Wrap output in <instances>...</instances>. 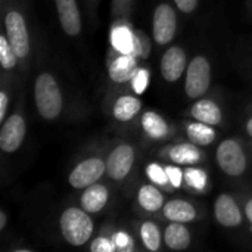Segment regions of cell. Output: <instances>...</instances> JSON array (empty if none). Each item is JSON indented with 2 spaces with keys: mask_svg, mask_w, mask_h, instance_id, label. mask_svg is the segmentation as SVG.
<instances>
[{
  "mask_svg": "<svg viewBox=\"0 0 252 252\" xmlns=\"http://www.w3.org/2000/svg\"><path fill=\"white\" fill-rule=\"evenodd\" d=\"M35 105L40 115L46 120H55L62 109V96L53 75L41 74L34 87Z\"/></svg>",
  "mask_w": 252,
  "mask_h": 252,
  "instance_id": "6da1fadb",
  "label": "cell"
},
{
  "mask_svg": "<svg viewBox=\"0 0 252 252\" xmlns=\"http://www.w3.org/2000/svg\"><path fill=\"white\" fill-rule=\"evenodd\" d=\"M61 232L68 244L80 247L90 239L93 233V221L87 216V211L68 208L61 217Z\"/></svg>",
  "mask_w": 252,
  "mask_h": 252,
  "instance_id": "7a4b0ae2",
  "label": "cell"
},
{
  "mask_svg": "<svg viewBox=\"0 0 252 252\" xmlns=\"http://www.w3.org/2000/svg\"><path fill=\"white\" fill-rule=\"evenodd\" d=\"M211 68L205 58L196 56L188 68L186 74V94L192 99L201 97L210 87Z\"/></svg>",
  "mask_w": 252,
  "mask_h": 252,
  "instance_id": "3957f363",
  "label": "cell"
},
{
  "mask_svg": "<svg viewBox=\"0 0 252 252\" xmlns=\"http://www.w3.org/2000/svg\"><path fill=\"white\" fill-rule=\"evenodd\" d=\"M217 162L229 176H241L247 168V158L241 145L232 139L221 142L217 149Z\"/></svg>",
  "mask_w": 252,
  "mask_h": 252,
  "instance_id": "277c9868",
  "label": "cell"
},
{
  "mask_svg": "<svg viewBox=\"0 0 252 252\" xmlns=\"http://www.w3.org/2000/svg\"><path fill=\"white\" fill-rule=\"evenodd\" d=\"M4 25H6L7 40L16 56L18 58L27 56L30 52V38H28V31L24 16L19 12L12 10L6 15Z\"/></svg>",
  "mask_w": 252,
  "mask_h": 252,
  "instance_id": "5b68a950",
  "label": "cell"
},
{
  "mask_svg": "<svg viewBox=\"0 0 252 252\" xmlns=\"http://www.w3.org/2000/svg\"><path fill=\"white\" fill-rule=\"evenodd\" d=\"M106 171V164L99 158H90L80 162L69 174V183L75 189H84L96 183Z\"/></svg>",
  "mask_w": 252,
  "mask_h": 252,
  "instance_id": "8992f818",
  "label": "cell"
},
{
  "mask_svg": "<svg viewBox=\"0 0 252 252\" xmlns=\"http://www.w3.org/2000/svg\"><path fill=\"white\" fill-rule=\"evenodd\" d=\"M177 18L176 12L168 4H159L154 13V38L159 44L170 43L176 34Z\"/></svg>",
  "mask_w": 252,
  "mask_h": 252,
  "instance_id": "52a82bcc",
  "label": "cell"
},
{
  "mask_svg": "<svg viewBox=\"0 0 252 252\" xmlns=\"http://www.w3.org/2000/svg\"><path fill=\"white\" fill-rule=\"evenodd\" d=\"M134 162L133 148L128 145L117 146L106 161V173L114 180H123L131 170Z\"/></svg>",
  "mask_w": 252,
  "mask_h": 252,
  "instance_id": "ba28073f",
  "label": "cell"
},
{
  "mask_svg": "<svg viewBox=\"0 0 252 252\" xmlns=\"http://www.w3.org/2000/svg\"><path fill=\"white\" fill-rule=\"evenodd\" d=\"M25 137V120L15 114L4 121L0 131V148L3 152H15Z\"/></svg>",
  "mask_w": 252,
  "mask_h": 252,
  "instance_id": "9c48e42d",
  "label": "cell"
},
{
  "mask_svg": "<svg viewBox=\"0 0 252 252\" xmlns=\"http://www.w3.org/2000/svg\"><path fill=\"white\" fill-rule=\"evenodd\" d=\"M186 66V53L180 47L168 49L161 59V72L167 81H177Z\"/></svg>",
  "mask_w": 252,
  "mask_h": 252,
  "instance_id": "30bf717a",
  "label": "cell"
},
{
  "mask_svg": "<svg viewBox=\"0 0 252 252\" xmlns=\"http://www.w3.org/2000/svg\"><path fill=\"white\" fill-rule=\"evenodd\" d=\"M61 25L68 35H77L81 30L80 12L75 0H55Z\"/></svg>",
  "mask_w": 252,
  "mask_h": 252,
  "instance_id": "8fae6325",
  "label": "cell"
},
{
  "mask_svg": "<svg viewBox=\"0 0 252 252\" xmlns=\"http://www.w3.org/2000/svg\"><path fill=\"white\" fill-rule=\"evenodd\" d=\"M216 219L226 227H236L242 223V214L235 199L229 195H220L216 201Z\"/></svg>",
  "mask_w": 252,
  "mask_h": 252,
  "instance_id": "7c38bea8",
  "label": "cell"
},
{
  "mask_svg": "<svg viewBox=\"0 0 252 252\" xmlns=\"http://www.w3.org/2000/svg\"><path fill=\"white\" fill-rule=\"evenodd\" d=\"M112 44L115 49H118L123 53H130L133 56H137L142 53V43L140 38L130 31L127 27H117L112 31Z\"/></svg>",
  "mask_w": 252,
  "mask_h": 252,
  "instance_id": "4fadbf2b",
  "label": "cell"
},
{
  "mask_svg": "<svg viewBox=\"0 0 252 252\" xmlns=\"http://www.w3.org/2000/svg\"><path fill=\"white\" fill-rule=\"evenodd\" d=\"M108 198H109V192L108 189L103 186V185H97V183H93L90 185L86 192L83 193L81 196V205H83V210L87 211V213H99L108 202Z\"/></svg>",
  "mask_w": 252,
  "mask_h": 252,
  "instance_id": "5bb4252c",
  "label": "cell"
},
{
  "mask_svg": "<svg viewBox=\"0 0 252 252\" xmlns=\"http://www.w3.org/2000/svg\"><path fill=\"white\" fill-rule=\"evenodd\" d=\"M136 74V59L130 53H123L109 66V77L115 83H126Z\"/></svg>",
  "mask_w": 252,
  "mask_h": 252,
  "instance_id": "9a60e30c",
  "label": "cell"
},
{
  "mask_svg": "<svg viewBox=\"0 0 252 252\" xmlns=\"http://www.w3.org/2000/svg\"><path fill=\"white\" fill-rule=\"evenodd\" d=\"M164 216L171 221L188 223V221L195 220L196 211L192 204L182 201V199H174L164 205Z\"/></svg>",
  "mask_w": 252,
  "mask_h": 252,
  "instance_id": "2e32d148",
  "label": "cell"
},
{
  "mask_svg": "<svg viewBox=\"0 0 252 252\" xmlns=\"http://www.w3.org/2000/svg\"><path fill=\"white\" fill-rule=\"evenodd\" d=\"M165 244L168 248L182 251L190 245V233L183 226V223L173 221L165 230Z\"/></svg>",
  "mask_w": 252,
  "mask_h": 252,
  "instance_id": "e0dca14e",
  "label": "cell"
},
{
  "mask_svg": "<svg viewBox=\"0 0 252 252\" xmlns=\"http://www.w3.org/2000/svg\"><path fill=\"white\" fill-rule=\"evenodd\" d=\"M192 115L198 121L210 124V126L220 124V121H221V111H220V108L213 100H208V99L196 102L193 105V108H192Z\"/></svg>",
  "mask_w": 252,
  "mask_h": 252,
  "instance_id": "ac0fdd59",
  "label": "cell"
},
{
  "mask_svg": "<svg viewBox=\"0 0 252 252\" xmlns=\"http://www.w3.org/2000/svg\"><path fill=\"white\" fill-rule=\"evenodd\" d=\"M140 108L142 105L139 99L134 96H123L114 105V117L120 121H130L137 115Z\"/></svg>",
  "mask_w": 252,
  "mask_h": 252,
  "instance_id": "d6986e66",
  "label": "cell"
},
{
  "mask_svg": "<svg viewBox=\"0 0 252 252\" xmlns=\"http://www.w3.org/2000/svg\"><path fill=\"white\" fill-rule=\"evenodd\" d=\"M137 199H139V204L142 205V208H145L146 211H151V213L161 210L164 205V198H162L161 192L155 186H151V185L140 188Z\"/></svg>",
  "mask_w": 252,
  "mask_h": 252,
  "instance_id": "ffe728a7",
  "label": "cell"
},
{
  "mask_svg": "<svg viewBox=\"0 0 252 252\" xmlns=\"http://www.w3.org/2000/svg\"><path fill=\"white\" fill-rule=\"evenodd\" d=\"M188 136L195 145H210L216 139V131L210 124L205 123H192L188 126Z\"/></svg>",
  "mask_w": 252,
  "mask_h": 252,
  "instance_id": "44dd1931",
  "label": "cell"
},
{
  "mask_svg": "<svg viewBox=\"0 0 252 252\" xmlns=\"http://www.w3.org/2000/svg\"><path fill=\"white\" fill-rule=\"evenodd\" d=\"M170 158L176 164H196L201 159V152L190 143L177 145L170 151Z\"/></svg>",
  "mask_w": 252,
  "mask_h": 252,
  "instance_id": "7402d4cb",
  "label": "cell"
},
{
  "mask_svg": "<svg viewBox=\"0 0 252 252\" xmlns=\"http://www.w3.org/2000/svg\"><path fill=\"white\" fill-rule=\"evenodd\" d=\"M142 126L143 130L154 139H161L167 134L168 127L167 123L164 121V118L161 115H158L157 112H146L143 115L142 120Z\"/></svg>",
  "mask_w": 252,
  "mask_h": 252,
  "instance_id": "603a6c76",
  "label": "cell"
},
{
  "mask_svg": "<svg viewBox=\"0 0 252 252\" xmlns=\"http://www.w3.org/2000/svg\"><path fill=\"white\" fill-rule=\"evenodd\" d=\"M140 236H142V241L145 244V247L149 250V251H158L159 247H161V233H159V229L155 223L152 221H146L142 224L140 227Z\"/></svg>",
  "mask_w": 252,
  "mask_h": 252,
  "instance_id": "cb8c5ba5",
  "label": "cell"
},
{
  "mask_svg": "<svg viewBox=\"0 0 252 252\" xmlns=\"http://www.w3.org/2000/svg\"><path fill=\"white\" fill-rule=\"evenodd\" d=\"M16 53L13 52L9 40L6 37H0V61H1V66L4 69L13 68L16 63Z\"/></svg>",
  "mask_w": 252,
  "mask_h": 252,
  "instance_id": "d4e9b609",
  "label": "cell"
},
{
  "mask_svg": "<svg viewBox=\"0 0 252 252\" xmlns=\"http://www.w3.org/2000/svg\"><path fill=\"white\" fill-rule=\"evenodd\" d=\"M185 179H186L188 185L196 190H204V188L207 186V174L199 168L188 170L185 173Z\"/></svg>",
  "mask_w": 252,
  "mask_h": 252,
  "instance_id": "484cf974",
  "label": "cell"
},
{
  "mask_svg": "<svg viewBox=\"0 0 252 252\" xmlns=\"http://www.w3.org/2000/svg\"><path fill=\"white\" fill-rule=\"evenodd\" d=\"M146 173H148V177H149L155 185L165 186V185L170 182L165 168H162V167L158 165V164H149L148 168H146Z\"/></svg>",
  "mask_w": 252,
  "mask_h": 252,
  "instance_id": "4316f807",
  "label": "cell"
},
{
  "mask_svg": "<svg viewBox=\"0 0 252 252\" xmlns=\"http://www.w3.org/2000/svg\"><path fill=\"white\" fill-rule=\"evenodd\" d=\"M131 83H133V90L137 94H142L149 84V72L146 69H137L131 78Z\"/></svg>",
  "mask_w": 252,
  "mask_h": 252,
  "instance_id": "83f0119b",
  "label": "cell"
},
{
  "mask_svg": "<svg viewBox=\"0 0 252 252\" xmlns=\"http://www.w3.org/2000/svg\"><path fill=\"white\" fill-rule=\"evenodd\" d=\"M90 250L94 252H114L117 251V245L114 242V239H108V238H97L92 245Z\"/></svg>",
  "mask_w": 252,
  "mask_h": 252,
  "instance_id": "f1b7e54d",
  "label": "cell"
},
{
  "mask_svg": "<svg viewBox=\"0 0 252 252\" xmlns=\"http://www.w3.org/2000/svg\"><path fill=\"white\" fill-rule=\"evenodd\" d=\"M114 242H115L118 251H131L133 250V239L124 232L115 233L114 235Z\"/></svg>",
  "mask_w": 252,
  "mask_h": 252,
  "instance_id": "f546056e",
  "label": "cell"
},
{
  "mask_svg": "<svg viewBox=\"0 0 252 252\" xmlns=\"http://www.w3.org/2000/svg\"><path fill=\"white\" fill-rule=\"evenodd\" d=\"M165 171H167V176H168L170 183L174 188H180L182 186V182H183V177H185V174L182 173V170L177 168V167H165Z\"/></svg>",
  "mask_w": 252,
  "mask_h": 252,
  "instance_id": "4dcf8cb0",
  "label": "cell"
},
{
  "mask_svg": "<svg viewBox=\"0 0 252 252\" xmlns=\"http://www.w3.org/2000/svg\"><path fill=\"white\" fill-rule=\"evenodd\" d=\"M174 1H176L177 7L182 12H186V13L192 12L196 7V4H198V0H174Z\"/></svg>",
  "mask_w": 252,
  "mask_h": 252,
  "instance_id": "1f68e13d",
  "label": "cell"
},
{
  "mask_svg": "<svg viewBox=\"0 0 252 252\" xmlns=\"http://www.w3.org/2000/svg\"><path fill=\"white\" fill-rule=\"evenodd\" d=\"M6 109H7V94L1 92L0 93V120H4Z\"/></svg>",
  "mask_w": 252,
  "mask_h": 252,
  "instance_id": "d6a6232c",
  "label": "cell"
},
{
  "mask_svg": "<svg viewBox=\"0 0 252 252\" xmlns=\"http://www.w3.org/2000/svg\"><path fill=\"white\" fill-rule=\"evenodd\" d=\"M245 211H247V216H248V220L252 223V199L248 201L247 207H245Z\"/></svg>",
  "mask_w": 252,
  "mask_h": 252,
  "instance_id": "836d02e7",
  "label": "cell"
},
{
  "mask_svg": "<svg viewBox=\"0 0 252 252\" xmlns=\"http://www.w3.org/2000/svg\"><path fill=\"white\" fill-rule=\"evenodd\" d=\"M4 226H6V214L1 213V214H0V230L4 229Z\"/></svg>",
  "mask_w": 252,
  "mask_h": 252,
  "instance_id": "e575fe53",
  "label": "cell"
},
{
  "mask_svg": "<svg viewBox=\"0 0 252 252\" xmlns=\"http://www.w3.org/2000/svg\"><path fill=\"white\" fill-rule=\"evenodd\" d=\"M247 130H248V134L252 136V118H250L248 123H247Z\"/></svg>",
  "mask_w": 252,
  "mask_h": 252,
  "instance_id": "d590c367",
  "label": "cell"
}]
</instances>
